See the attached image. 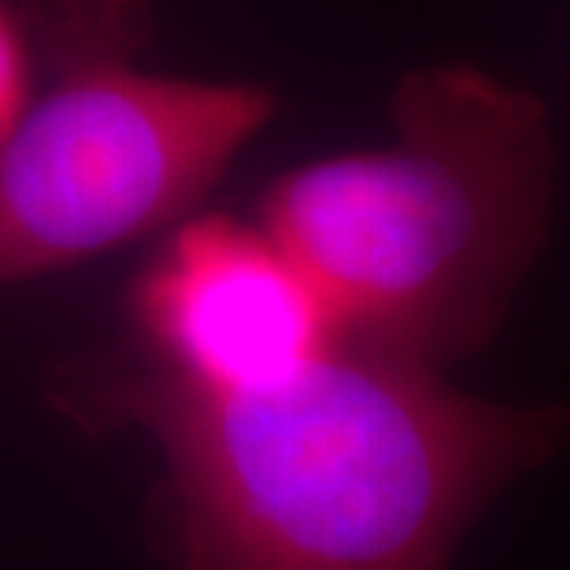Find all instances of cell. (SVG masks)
I'll list each match as a JSON object with an SVG mask.
<instances>
[{
	"label": "cell",
	"instance_id": "1",
	"mask_svg": "<svg viewBox=\"0 0 570 570\" xmlns=\"http://www.w3.org/2000/svg\"><path fill=\"white\" fill-rule=\"evenodd\" d=\"M75 396L159 449L175 570H452L489 504L570 438V407L485 401L356 341L264 390L134 360Z\"/></svg>",
	"mask_w": 570,
	"mask_h": 570
},
{
	"label": "cell",
	"instance_id": "2",
	"mask_svg": "<svg viewBox=\"0 0 570 570\" xmlns=\"http://www.w3.org/2000/svg\"><path fill=\"white\" fill-rule=\"evenodd\" d=\"M560 148L541 97L471 63L393 89V134L293 167L256 219L341 341L449 371L497 337L552 237Z\"/></svg>",
	"mask_w": 570,
	"mask_h": 570
},
{
	"label": "cell",
	"instance_id": "3",
	"mask_svg": "<svg viewBox=\"0 0 570 570\" xmlns=\"http://www.w3.org/2000/svg\"><path fill=\"white\" fill-rule=\"evenodd\" d=\"M275 111L253 82L78 56L0 141V285L186 219Z\"/></svg>",
	"mask_w": 570,
	"mask_h": 570
},
{
	"label": "cell",
	"instance_id": "4",
	"mask_svg": "<svg viewBox=\"0 0 570 570\" xmlns=\"http://www.w3.org/2000/svg\"><path fill=\"white\" fill-rule=\"evenodd\" d=\"M148 367L193 390L245 393L293 379L337 345L312 282L264 223L186 215L130 289Z\"/></svg>",
	"mask_w": 570,
	"mask_h": 570
},
{
	"label": "cell",
	"instance_id": "5",
	"mask_svg": "<svg viewBox=\"0 0 570 570\" xmlns=\"http://www.w3.org/2000/svg\"><path fill=\"white\" fill-rule=\"evenodd\" d=\"M30 105V63L16 22L0 8V141Z\"/></svg>",
	"mask_w": 570,
	"mask_h": 570
}]
</instances>
